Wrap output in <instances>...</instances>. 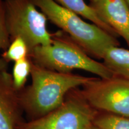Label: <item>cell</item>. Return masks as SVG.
Masks as SVG:
<instances>
[{
  "label": "cell",
  "mask_w": 129,
  "mask_h": 129,
  "mask_svg": "<svg viewBox=\"0 0 129 129\" xmlns=\"http://www.w3.org/2000/svg\"><path fill=\"white\" fill-rule=\"evenodd\" d=\"M29 57L35 64L62 73H71L73 70L80 69L100 78L115 77L104 63L95 60L61 30L53 33L50 44L35 48L29 53Z\"/></svg>",
  "instance_id": "2"
},
{
  "label": "cell",
  "mask_w": 129,
  "mask_h": 129,
  "mask_svg": "<svg viewBox=\"0 0 129 129\" xmlns=\"http://www.w3.org/2000/svg\"><path fill=\"white\" fill-rule=\"evenodd\" d=\"M94 125L100 129H129V117L114 114H98Z\"/></svg>",
  "instance_id": "13"
},
{
  "label": "cell",
  "mask_w": 129,
  "mask_h": 129,
  "mask_svg": "<svg viewBox=\"0 0 129 129\" xmlns=\"http://www.w3.org/2000/svg\"><path fill=\"white\" fill-rule=\"evenodd\" d=\"M85 99L97 111L129 117V80L118 77H93L81 89Z\"/></svg>",
  "instance_id": "6"
},
{
  "label": "cell",
  "mask_w": 129,
  "mask_h": 129,
  "mask_svg": "<svg viewBox=\"0 0 129 129\" xmlns=\"http://www.w3.org/2000/svg\"><path fill=\"white\" fill-rule=\"evenodd\" d=\"M31 83L19 92L21 105L31 120L55 110L71 90L83 86L93 77L62 73L32 62Z\"/></svg>",
  "instance_id": "1"
},
{
  "label": "cell",
  "mask_w": 129,
  "mask_h": 129,
  "mask_svg": "<svg viewBox=\"0 0 129 129\" xmlns=\"http://www.w3.org/2000/svg\"><path fill=\"white\" fill-rule=\"evenodd\" d=\"M96 1H98V0H90V2H91V3H93L96 2Z\"/></svg>",
  "instance_id": "17"
},
{
  "label": "cell",
  "mask_w": 129,
  "mask_h": 129,
  "mask_svg": "<svg viewBox=\"0 0 129 129\" xmlns=\"http://www.w3.org/2000/svg\"><path fill=\"white\" fill-rule=\"evenodd\" d=\"M98 114L81 90L75 88L55 110L38 118L22 122L17 129H90Z\"/></svg>",
  "instance_id": "5"
},
{
  "label": "cell",
  "mask_w": 129,
  "mask_h": 129,
  "mask_svg": "<svg viewBox=\"0 0 129 129\" xmlns=\"http://www.w3.org/2000/svg\"><path fill=\"white\" fill-rule=\"evenodd\" d=\"M56 3L72 11L80 16L87 19L112 36L117 38L118 35L109 26L104 22L98 16L96 10L90 5L87 4L84 0H54Z\"/></svg>",
  "instance_id": "10"
},
{
  "label": "cell",
  "mask_w": 129,
  "mask_h": 129,
  "mask_svg": "<svg viewBox=\"0 0 129 129\" xmlns=\"http://www.w3.org/2000/svg\"><path fill=\"white\" fill-rule=\"evenodd\" d=\"M10 43V39L5 23L4 0H0V50L6 51ZM9 63L0 57V72L7 71Z\"/></svg>",
  "instance_id": "14"
},
{
  "label": "cell",
  "mask_w": 129,
  "mask_h": 129,
  "mask_svg": "<svg viewBox=\"0 0 129 129\" xmlns=\"http://www.w3.org/2000/svg\"><path fill=\"white\" fill-rule=\"evenodd\" d=\"M102 59L115 76L129 80V50L111 47L106 50Z\"/></svg>",
  "instance_id": "9"
},
{
  "label": "cell",
  "mask_w": 129,
  "mask_h": 129,
  "mask_svg": "<svg viewBox=\"0 0 129 129\" xmlns=\"http://www.w3.org/2000/svg\"><path fill=\"white\" fill-rule=\"evenodd\" d=\"M31 64L32 61L29 57L14 62L12 75L14 87L18 91L25 87L29 75H30Z\"/></svg>",
  "instance_id": "11"
},
{
  "label": "cell",
  "mask_w": 129,
  "mask_h": 129,
  "mask_svg": "<svg viewBox=\"0 0 129 129\" xmlns=\"http://www.w3.org/2000/svg\"><path fill=\"white\" fill-rule=\"evenodd\" d=\"M48 20L67 34L92 57L102 59L108 48L119 46L115 37L93 23L60 6L54 0H32Z\"/></svg>",
  "instance_id": "3"
},
{
  "label": "cell",
  "mask_w": 129,
  "mask_h": 129,
  "mask_svg": "<svg viewBox=\"0 0 129 129\" xmlns=\"http://www.w3.org/2000/svg\"><path fill=\"white\" fill-rule=\"evenodd\" d=\"M29 50L26 43L21 38H17L11 41L7 50L1 54L3 58L7 63H14L29 57Z\"/></svg>",
  "instance_id": "12"
},
{
  "label": "cell",
  "mask_w": 129,
  "mask_h": 129,
  "mask_svg": "<svg viewBox=\"0 0 129 129\" xmlns=\"http://www.w3.org/2000/svg\"><path fill=\"white\" fill-rule=\"evenodd\" d=\"M125 2H126L127 4L128 5V7H129V0H125Z\"/></svg>",
  "instance_id": "16"
},
{
  "label": "cell",
  "mask_w": 129,
  "mask_h": 129,
  "mask_svg": "<svg viewBox=\"0 0 129 129\" xmlns=\"http://www.w3.org/2000/svg\"><path fill=\"white\" fill-rule=\"evenodd\" d=\"M22 112L12 75L8 71L0 72V129H17L22 122Z\"/></svg>",
  "instance_id": "7"
},
{
  "label": "cell",
  "mask_w": 129,
  "mask_h": 129,
  "mask_svg": "<svg viewBox=\"0 0 129 129\" xmlns=\"http://www.w3.org/2000/svg\"><path fill=\"white\" fill-rule=\"evenodd\" d=\"M90 6L129 47V7L125 0H98Z\"/></svg>",
  "instance_id": "8"
},
{
  "label": "cell",
  "mask_w": 129,
  "mask_h": 129,
  "mask_svg": "<svg viewBox=\"0 0 129 129\" xmlns=\"http://www.w3.org/2000/svg\"><path fill=\"white\" fill-rule=\"evenodd\" d=\"M90 129H100L99 128H98V127H96V125H93L92 127H91V128H90Z\"/></svg>",
  "instance_id": "15"
},
{
  "label": "cell",
  "mask_w": 129,
  "mask_h": 129,
  "mask_svg": "<svg viewBox=\"0 0 129 129\" xmlns=\"http://www.w3.org/2000/svg\"><path fill=\"white\" fill-rule=\"evenodd\" d=\"M4 4L5 23L10 41L21 38L29 53L37 47L52 43L53 33L47 26L48 19L32 0H4Z\"/></svg>",
  "instance_id": "4"
}]
</instances>
